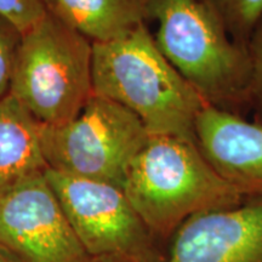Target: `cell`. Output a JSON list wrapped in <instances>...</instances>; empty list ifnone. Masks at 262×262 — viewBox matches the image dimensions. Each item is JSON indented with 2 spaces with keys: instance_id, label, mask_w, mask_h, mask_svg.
Wrapping results in <instances>:
<instances>
[{
  "instance_id": "obj_10",
  "label": "cell",
  "mask_w": 262,
  "mask_h": 262,
  "mask_svg": "<svg viewBox=\"0 0 262 262\" xmlns=\"http://www.w3.org/2000/svg\"><path fill=\"white\" fill-rule=\"evenodd\" d=\"M48 169L40 123L9 94L0 101V195Z\"/></svg>"
},
{
  "instance_id": "obj_5",
  "label": "cell",
  "mask_w": 262,
  "mask_h": 262,
  "mask_svg": "<svg viewBox=\"0 0 262 262\" xmlns=\"http://www.w3.org/2000/svg\"><path fill=\"white\" fill-rule=\"evenodd\" d=\"M149 136L143 123L127 108L95 94L70 122L40 124L41 148L49 169L122 189L131 162Z\"/></svg>"
},
{
  "instance_id": "obj_17",
  "label": "cell",
  "mask_w": 262,
  "mask_h": 262,
  "mask_svg": "<svg viewBox=\"0 0 262 262\" xmlns=\"http://www.w3.org/2000/svg\"><path fill=\"white\" fill-rule=\"evenodd\" d=\"M94 262H133V261L126 260V258H123V257H114V256H110V257L94 258Z\"/></svg>"
},
{
  "instance_id": "obj_1",
  "label": "cell",
  "mask_w": 262,
  "mask_h": 262,
  "mask_svg": "<svg viewBox=\"0 0 262 262\" xmlns=\"http://www.w3.org/2000/svg\"><path fill=\"white\" fill-rule=\"evenodd\" d=\"M123 192L164 249L192 217L232 208L244 198L195 141L172 135L149 136L127 169Z\"/></svg>"
},
{
  "instance_id": "obj_9",
  "label": "cell",
  "mask_w": 262,
  "mask_h": 262,
  "mask_svg": "<svg viewBox=\"0 0 262 262\" xmlns=\"http://www.w3.org/2000/svg\"><path fill=\"white\" fill-rule=\"evenodd\" d=\"M195 142L212 168L243 196L262 195V125L205 106Z\"/></svg>"
},
{
  "instance_id": "obj_8",
  "label": "cell",
  "mask_w": 262,
  "mask_h": 262,
  "mask_svg": "<svg viewBox=\"0 0 262 262\" xmlns=\"http://www.w3.org/2000/svg\"><path fill=\"white\" fill-rule=\"evenodd\" d=\"M163 262H262V195L192 217L173 234Z\"/></svg>"
},
{
  "instance_id": "obj_13",
  "label": "cell",
  "mask_w": 262,
  "mask_h": 262,
  "mask_svg": "<svg viewBox=\"0 0 262 262\" xmlns=\"http://www.w3.org/2000/svg\"><path fill=\"white\" fill-rule=\"evenodd\" d=\"M21 37L22 33L11 22L0 17V101L10 94Z\"/></svg>"
},
{
  "instance_id": "obj_11",
  "label": "cell",
  "mask_w": 262,
  "mask_h": 262,
  "mask_svg": "<svg viewBox=\"0 0 262 262\" xmlns=\"http://www.w3.org/2000/svg\"><path fill=\"white\" fill-rule=\"evenodd\" d=\"M55 17L91 42H106L149 19L148 0H42Z\"/></svg>"
},
{
  "instance_id": "obj_14",
  "label": "cell",
  "mask_w": 262,
  "mask_h": 262,
  "mask_svg": "<svg viewBox=\"0 0 262 262\" xmlns=\"http://www.w3.org/2000/svg\"><path fill=\"white\" fill-rule=\"evenodd\" d=\"M251 61L250 111H253L255 123L262 125V18L251 34L248 44Z\"/></svg>"
},
{
  "instance_id": "obj_12",
  "label": "cell",
  "mask_w": 262,
  "mask_h": 262,
  "mask_svg": "<svg viewBox=\"0 0 262 262\" xmlns=\"http://www.w3.org/2000/svg\"><path fill=\"white\" fill-rule=\"evenodd\" d=\"M214 11L226 31L241 47L248 49L251 34L262 18V0H201Z\"/></svg>"
},
{
  "instance_id": "obj_7",
  "label": "cell",
  "mask_w": 262,
  "mask_h": 262,
  "mask_svg": "<svg viewBox=\"0 0 262 262\" xmlns=\"http://www.w3.org/2000/svg\"><path fill=\"white\" fill-rule=\"evenodd\" d=\"M0 244L25 262H94L45 173L0 195Z\"/></svg>"
},
{
  "instance_id": "obj_15",
  "label": "cell",
  "mask_w": 262,
  "mask_h": 262,
  "mask_svg": "<svg viewBox=\"0 0 262 262\" xmlns=\"http://www.w3.org/2000/svg\"><path fill=\"white\" fill-rule=\"evenodd\" d=\"M47 14L42 0H0V17L24 33Z\"/></svg>"
},
{
  "instance_id": "obj_3",
  "label": "cell",
  "mask_w": 262,
  "mask_h": 262,
  "mask_svg": "<svg viewBox=\"0 0 262 262\" xmlns=\"http://www.w3.org/2000/svg\"><path fill=\"white\" fill-rule=\"evenodd\" d=\"M157 47L208 106L243 117L250 111L251 61L201 0H148Z\"/></svg>"
},
{
  "instance_id": "obj_4",
  "label": "cell",
  "mask_w": 262,
  "mask_h": 262,
  "mask_svg": "<svg viewBox=\"0 0 262 262\" xmlns=\"http://www.w3.org/2000/svg\"><path fill=\"white\" fill-rule=\"evenodd\" d=\"M93 94V42L47 11L22 33L10 95L40 124L60 125Z\"/></svg>"
},
{
  "instance_id": "obj_2",
  "label": "cell",
  "mask_w": 262,
  "mask_h": 262,
  "mask_svg": "<svg viewBox=\"0 0 262 262\" xmlns=\"http://www.w3.org/2000/svg\"><path fill=\"white\" fill-rule=\"evenodd\" d=\"M93 93L127 108L149 135L193 141L196 118L208 106L166 60L146 24L93 42Z\"/></svg>"
},
{
  "instance_id": "obj_6",
  "label": "cell",
  "mask_w": 262,
  "mask_h": 262,
  "mask_svg": "<svg viewBox=\"0 0 262 262\" xmlns=\"http://www.w3.org/2000/svg\"><path fill=\"white\" fill-rule=\"evenodd\" d=\"M45 178L91 257L163 262L166 249L152 237L122 188L51 169Z\"/></svg>"
},
{
  "instance_id": "obj_16",
  "label": "cell",
  "mask_w": 262,
  "mask_h": 262,
  "mask_svg": "<svg viewBox=\"0 0 262 262\" xmlns=\"http://www.w3.org/2000/svg\"><path fill=\"white\" fill-rule=\"evenodd\" d=\"M0 262H25L17 254H15L11 249L0 244Z\"/></svg>"
}]
</instances>
